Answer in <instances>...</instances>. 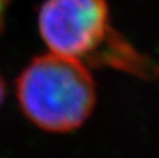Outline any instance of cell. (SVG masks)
Listing matches in <instances>:
<instances>
[{"mask_svg": "<svg viewBox=\"0 0 159 158\" xmlns=\"http://www.w3.org/2000/svg\"><path fill=\"white\" fill-rule=\"evenodd\" d=\"M16 86L25 118L49 133L77 130L96 105V86L87 64L53 52L34 58Z\"/></svg>", "mask_w": 159, "mask_h": 158, "instance_id": "1", "label": "cell"}, {"mask_svg": "<svg viewBox=\"0 0 159 158\" xmlns=\"http://www.w3.org/2000/svg\"><path fill=\"white\" fill-rule=\"evenodd\" d=\"M38 30L49 52L87 66L115 34L106 0H43Z\"/></svg>", "mask_w": 159, "mask_h": 158, "instance_id": "2", "label": "cell"}, {"mask_svg": "<svg viewBox=\"0 0 159 158\" xmlns=\"http://www.w3.org/2000/svg\"><path fill=\"white\" fill-rule=\"evenodd\" d=\"M11 0H0V31L3 28V22H4V17H6V11L7 7L10 4Z\"/></svg>", "mask_w": 159, "mask_h": 158, "instance_id": "3", "label": "cell"}, {"mask_svg": "<svg viewBox=\"0 0 159 158\" xmlns=\"http://www.w3.org/2000/svg\"><path fill=\"white\" fill-rule=\"evenodd\" d=\"M6 97V86H4V81H3L2 76H0V106H2L3 101H4Z\"/></svg>", "mask_w": 159, "mask_h": 158, "instance_id": "4", "label": "cell"}]
</instances>
